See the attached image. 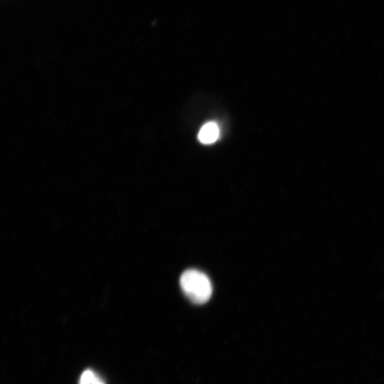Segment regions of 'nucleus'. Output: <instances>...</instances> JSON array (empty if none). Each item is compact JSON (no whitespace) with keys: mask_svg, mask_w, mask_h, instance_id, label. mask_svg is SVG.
I'll use <instances>...</instances> for the list:
<instances>
[{"mask_svg":"<svg viewBox=\"0 0 384 384\" xmlns=\"http://www.w3.org/2000/svg\"><path fill=\"white\" fill-rule=\"evenodd\" d=\"M99 377L91 370H85L80 376L79 384H92Z\"/></svg>","mask_w":384,"mask_h":384,"instance_id":"nucleus-3","label":"nucleus"},{"mask_svg":"<svg viewBox=\"0 0 384 384\" xmlns=\"http://www.w3.org/2000/svg\"><path fill=\"white\" fill-rule=\"evenodd\" d=\"M218 135V125L213 122H208L199 131L198 139L203 144H212L217 140Z\"/></svg>","mask_w":384,"mask_h":384,"instance_id":"nucleus-2","label":"nucleus"},{"mask_svg":"<svg viewBox=\"0 0 384 384\" xmlns=\"http://www.w3.org/2000/svg\"><path fill=\"white\" fill-rule=\"evenodd\" d=\"M92 384H105V383L99 378L96 381Z\"/></svg>","mask_w":384,"mask_h":384,"instance_id":"nucleus-4","label":"nucleus"},{"mask_svg":"<svg viewBox=\"0 0 384 384\" xmlns=\"http://www.w3.org/2000/svg\"><path fill=\"white\" fill-rule=\"evenodd\" d=\"M180 285L185 295L194 304H204L211 297L210 281L201 271L188 270L183 272L180 277Z\"/></svg>","mask_w":384,"mask_h":384,"instance_id":"nucleus-1","label":"nucleus"}]
</instances>
